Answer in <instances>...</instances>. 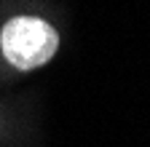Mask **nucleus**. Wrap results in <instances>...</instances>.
Instances as JSON below:
<instances>
[{
    "label": "nucleus",
    "instance_id": "f257e3e1",
    "mask_svg": "<svg viewBox=\"0 0 150 147\" xmlns=\"http://www.w3.org/2000/svg\"><path fill=\"white\" fill-rule=\"evenodd\" d=\"M0 48L8 64L30 72L54 59L59 32L40 16H13L0 30Z\"/></svg>",
    "mask_w": 150,
    "mask_h": 147
}]
</instances>
